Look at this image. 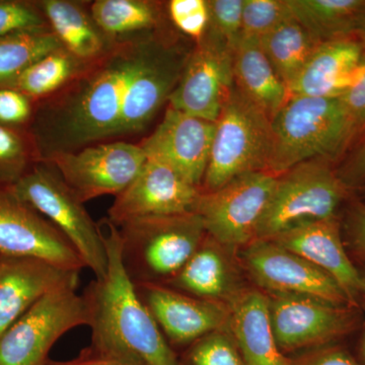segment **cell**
I'll list each match as a JSON object with an SVG mask.
<instances>
[{"mask_svg": "<svg viewBox=\"0 0 365 365\" xmlns=\"http://www.w3.org/2000/svg\"><path fill=\"white\" fill-rule=\"evenodd\" d=\"M244 0H210L208 1V30L235 48L242 35Z\"/></svg>", "mask_w": 365, "mask_h": 365, "instance_id": "35", "label": "cell"}, {"mask_svg": "<svg viewBox=\"0 0 365 365\" xmlns=\"http://www.w3.org/2000/svg\"><path fill=\"white\" fill-rule=\"evenodd\" d=\"M230 332L246 365H292L278 348L271 327L267 295L249 285L230 304Z\"/></svg>", "mask_w": 365, "mask_h": 365, "instance_id": "22", "label": "cell"}, {"mask_svg": "<svg viewBox=\"0 0 365 365\" xmlns=\"http://www.w3.org/2000/svg\"><path fill=\"white\" fill-rule=\"evenodd\" d=\"M135 289L176 352L178 348L185 350L203 336L230 326V307L225 304L192 297L163 284H136Z\"/></svg>", "mask_w": 365, "mask_h": 365, "instance_id": "16", "label": "cell"}, {"mask_svg": "<svg viewBox=\"0 0 365 365\" xmlns=\"http://www.w3.org/2000/svg\"><path fill=\"white\" fill-rule=\"evenodd\" d=\"M359 271L360 275H361L362 288H364V297L365 302V266H362V267L359 269ZM359 360L360 364L365 365V333L359 345Z\"/></svg>", "mask_w": 365, "mask_h": 365, "instance_id": "42", "label": "cell"}, {"mask_svg": "<svg viewBox=\"0 0 365 365\" xmlns=\"http://www.w3.org/2000/svg\"><path fill=\"white\" fill-rule=\"evenodd\" d=\"M90 11L113 41L130 39L163 28L160 4L148 0H96Z\"/></svg>", "mask_w": 365, "mask_h": 365, "instance_id": "26", "label": "cell"}, {"mask_svg": "<svg viewBox=\"0 0 365 365\" xmlns=\"http://www.w3.org/2000/svg\"><path fill=\"white\" fill-rule=\"evenodd\" d=\"M180 365H246L230 329L203 336L179 355Z\"/></svg>", "mask_w": 365, "mask_h": 365, "instance_id": "31", "label": "cell"}, {"mask_svg": "<svg viewBox=\"0 0 365 365\" xmlns=\"http://www.w3.org/2000/svg\"><path fill=\"white\" fill-rule=\"evenodd\" d=\"M88 64L60 48L38 60L9 86L40 103L66 88Z\"/></svg>", "mask_w": 365, "mask_h": 365, "instance_id": "28", "label": "cell"}, {"mask_svg": "<svg viewBox=\"0 0 365 365\" xmlns=\"http://www.w3.org/2000/svg\"><path fill=\"white\" fill-rule=\"evenodd\" d=\"M122 262L133 284H165L206 237L195 212L139 218L116 225Z\"/></svg>", "mask_w": 365, "mask_h": 365, "instance_id": "4", "label": "cell"}, {"mask_svg": "<svg viewBox=\"0 0 365 365\" xmlns=\"http://www.w3.org/2000/svg\"><path fill=\"white\" fill-rule=\"evenodd\" d=\"M275 182L276 177L268 172L242 174L215 191L201 192L194 212L209 237L239 252L256 240Z\"/></svg>", "mask_w": 365, "mask_h": 365, "instance_id": "10", "label": "cell"}, {"mask_svg": "<svg viewBox=\"0 0 365 365\" xmlns=\"http://www.w3.org/2000/svg\"><path fill=\"white\" fill-rule=\"evenodd\" d=\"M328 273L354 307L364 302L359 268L348 254L337 218L295 225L269 240Z\"/></svg>", "mask_w": 365, "mask_h": 365, "instance_id": "18", "label": "cell"}, {"mask_svg": "<svg viewBox=\"0 0 365 365\" xmlns=\"http://www.w3.org/2000/svg\"><path fill=\"white\" fill-rule=\"evenodd\" d=\"M359 34H360V35H361L362 37H364L365 43V14L364 19H362L361 25H360Z\"/></svg>", "mask_w": 365, "mask_h": 365, "instance_id": "43", "label": "cell"}, {"mask_svg": "<svg viewBox=\"0 0 365 365\" xmlns=\"http://www.w3.org/2000/svg\"><path fill=\"white\" fill-rule=\"evenodd\" d=\"M37 163L40 155L30 132L0 125V186H14Z\"/></svg>", "mask_w": 365, "mask_h": 365, "instance_id": "30", "label": "cell"}, {"mask_svg": "<svg viewBox=\"0 0 365 365\" xmlns=\"http://www.w3.org/2000/svg\"><path fill=\"white\" fill-rule=\"evenodd\" d=\"M60 48L49 26L0 38V86H9L35 62Z\"/></svg>", "mask_w": 365, "mask_h": 365, "instance_id": "29", "label": "cell"}, {"mask_svg": "<svg viewBox=\"0 0 365 365\" xmlns=\"http://www.w3.org/2000/svg\"><path fill=\"white\" fill-rule=\"evenodd\" d=\"M79 274L44 259L0 255V336L45 295L78 287Z\"/></svg>", "mask_w": 365, "mask_h": 365, "instance_id": "19", "label": "cell"}, {"mask_svg": "<svg viewBox=\"0 0 365 365\" xmlns=\"http://www.w3.org/2000/svg\"><path fill=\"white\" fill-rule=\"evenodd\" d=\"M200 195V189L169 165L146 158L133 181L115 197L107 218L120 225L139 218L194 212Z\"/></svg>", "mask_w": 365, "mask_h": 365, "instance_id": "14", "label": "cell"}, {"mask_svg": "<svg viewBox=\"0 0 365 365\" xmlns=\"http://www.w3.org/2000/svg\"><path fill=\"white\" fill-rule=\"evenodd\" d=\"M146 155L139 143L113 141L59 151L43 160L85 204L122 191L143 169Z\"/></svg>", "mask_w": 365, "mask_h": 365, "instance_id": "11", "label": "cell"}, {"mask_svg": "<svg viewBox=\"0 0 365 365\" xmlns=\"http://www.w3.org/2000/svg\"><path fill=\"white\" fill-rule=\"evenodd\" d=\"M292 365H362L345 348L332 344L309 350L292 359Z\"/></svg>", "mask_w": 365, "mask_h": 365, "instance_id": "38", "label": "cell"}, {"mask_svg": "<svg viewBox=\"0 0 365 365\" xmlns=\"http://www.w3.org/2000/svg\"><path fill=\"white\" fill-rule=\"evenodd\" d=\"M278 348L285 356L336 344L359 326V309L307 295L265 294Z\"/></svg>", "mask_w": 365, "mask_h": 365, "instance_id": "9", "label": "cell"}, {"mask_svg": "<svg viewBox=\"0 0 365 365\" xmlns=\"http://www.w3.org/2000/svg\"><path fill=\"white\" fill-rule=\"evenodd\" d=\"M237 258L246 278L264 294L307 295L353 307L328 273L272 241L256 240L240 250Z\"/></svg>", "mask_w": 365, "mask_h": 365, "instance_id": "12", "label": "cell"}, {"mask_svg": "<svg viewBox=\"0 0 365 365\" xmlns=\"http://www.w3.org/2000/svg\"><path fill=\"white\" fill-rule=\"evenodd\" d=\"M245 277L237 252L206 235L184 267L163 285L230 307L235 297L249 287L245 283Z\"/></svg>", "mask_w": 365, "mask_h": 365, "instance_id": "20", "label": "cell"}, {"mask_svg": "<svg viewBox=\"0 0 365 365\" xmlns=\"http://www.w3.org/2000/svg\"><path fill=\"white\" fill-rule=\"evenodd\" d=\"M364 54V44L353 37L321 43L288 88L290 97L339 98Z\"/></svg>", "mask_w": 365, "mask_h": 365, "instance_id": "21", "label": "cell"}, {"mask_svg": "<svg viewBox=\"0 0 365 365\" xmlns=\"http://www.w3.org/2000/svg\"><path fill=\"white\" fill-rule=\"evenodd\" d=\"M11 188L66 237L96 280L105 277L108 256L100 225L56 170L48 163H37Z\"/></svg>", "mask_w": 365, "mask_h": 365, "instance_id": "6", "label": "cell"}, {"mask_svg": "<svg viewBox=\"0 0 365 365\" xmlns=\"http://www.w3.org/2000/svg\"><path fill=\"white\" fill-rule=\"evenodd\" d=\"M346 232L348 249L365 264V204L359 202L352 206Z\"/></svg>", "mask_w": 365, "mask_h": 365, "instance_id": "39", "label": "cell"}, {"mask_svg": "<svg viewBox=\"0 0 365 365\" xmlns=\"http://www.w3.org/2000/svg\"><path fill=\"white\" fill-rule=\"evenodd\" d=\"M170 23L187 37L199 42L209 26L208 1L206 0H172L167 4Z\"/></svg>", "mask_w": 365, "mask_h": 365, "instance_id": "33", "label": "cell"}, {"mask_svg": "<svg viewBox=\"0 0 365 365\" xmlns=\"http://www.w3.org/2000/svg\"><path fill=\"white\" fill-rule=\"evenodd\" d=\"M292 16L319 42L359 34L365 0H287Z\"/></svg>", "mask_w": 365, "mask_h": 365, "instance_id": "25", "label": "cell"}, {"mask_svg": "<svg viewBox=\"0 0 365 365\" xmlns=\"http://www.w3.org/2000/svg\"><path fill=\"white\" fill-rule=\"evenodd\" d=\"M346 191L340 178L323 160L297 165L276 177L256 240L272 239L302 223L335 218Z\"/></svg>", "mask_w": 365, "mask_h": 365, "instance_id": "7", "label": "cell"}, {"mask_svg": "<svg viewBox=\"0 0 365 365\" xmlns=\"http://www.w3.org/2000/svg\"><path fill=\"white\" fill-rule=\"evenodd\" d=\"M351 120L355 133L365 127V54L351 85L339 97Z\"/></svg>", "mask_w": 365, "mask_h": 365, "instance_id": "37", "label": "cell"}, {"mask_svg": "<svg viewBox=\"0 0 365 365\" xmlns=\"http://www.w3.org/2000/svg\"><path fill=\"white\" fill-rule=\"evenodd\" d=\"M234 48L210 30L190 53L168 106L216 122L235 88Z\"/></svg>", "mask_w": 365, "mask_h": 365, "instance_id": "13", "label": "cell"}, {"mask_svg": "<svg viewBox=\"0 0 365 365\" xmlns=\"http://www.w3.org/2000/svg\"><path fill=\"white\" fill-rule=\"evenodd\" d=\"M0 255L35 257L71 270L85 268L66 237L6 186H0Z\"/></svg>", "mask_w": 365, "mask_h": 365, "instance_id": "15", "label": "cell"}, {"mask_svg": "<svg viewBox=\"0 0 365 365\" xmlns=\"http://www.w3.org/2000/svg\"><path fill=\"white\" fill-rule=\"evenodd\" d=\"M48 26L62 48L74 57L91 63L111 50L113 41L93 21L88 2L37 0Z\"/></svg>", "mask_w": 365, "mask_h": 365, "instance_id": "23", "label": "cell"}, {"mask_svg": "<svg viewBox=\"0 0 365 365\" xmlns=\"http://www.w3.org/2000/svg\"><path fill=\"white\" fill-rule=\"evenodd\" d=\"M88 323V302L76 287L45 295L0 336V365H46L61 336Z\"/></svg>", "mask_w": 365, "mask_h": 365, "instance_id": "8", "label": "cell"}, {"mask_svg": "<svg viewBox=\"0 0 365 365\" xmlns=\"http://www.w3.org/2000/svg\"><path fill=\"white\" fill-rule=\"evenodd\" d=\"M37 103L23 91L0 86V125L29 130L35 116Z\"/></svg>", "mask_w": 365, "mask_h": 365, "instance_id": "36", "label": "cell"}, {"mask_svg": "<svg viewBox=\"0 0 365 365\" xmlns=\"http://www.w3.org/2000/svg\"><path fill=\"white\" fill-rule=\"evenodd\" d=\"M259 43L288 88L322 42L294 18L263 36Z\"/></svg>", "mask_w": 365, "mask_h": 365, "instance_id": "27", "label": "cell"}, {"mask_svg": "<svg viewBox=\"0 0 365 365\" xmlns=\"http://www.w3.org/2000/svg\"><path fill=\"white\" fill-rule=\"evenodd\" d=\"M46 365H135L90 345L81 350L78 357L67 361L49 359Z\"/></svg>", "mask_w": 365, "mask_h": 365, "instance_id": "40", "label": "cell"}, {"mask_svg": "<svg viewBox=\"0 0 365 365\" xmlns=\"http://www.w3.org/2000/svg\"><path fill=\"white\" fill-rule=\"evenodd\" d=\"M338 177L347 189L359 186L365 181V140L341 170Z\"/></svg>", "mask_w": 365, "mask_h": 365, "instance_id": "41", "label": "cell"}, {"mask_svg": "<svg viewBox=\"0 0 365 365\" xmlns=\"http://www.w3.org/2000/svg\"><path fill=\"white\" fill-rule=\"evenodd\" d=\"M41 28L48 24L37 0H0V38Z\"/></svg>", "mask_w": 365, "mask_h": 365, "instance_id": "34", "label": "cell"}, {"mask_svg": "<svg viewBox=\"0 0 365 365\" xmlns=\"http://www.w3.org/2000/svg\"><path fill=\"white\" fill-rule=\"evenodd\" d=\"M98 225L108 269L103 279L93 280L83 292L90 312L91 345L135 365H180L179 354L163 337L125 271L116 225L107 217Z\"/></svg>", "mask_w": 365, "mask_h": 365, "instance_id": "2", "label": "cell"}, {"mask_svg": "<svg viewBox=\"0 0 365 365\" xmlns=\"http://www.w3.org/2000/svg\"><path fill=\"white\" fill-rule=\"evenodd\" d=\"M215 132V122L168 106L162 121L139 145L146 158L162 160L201 189Z\"/></svg>", "mask_w": 365, "mask_h": 365, "instance_id": "17", "label": "cell"}, {"mask_svg": "<svg viewBox=\"0 0 365 365\" xmlns=\"http://www.w3.org/2000/svg\"><path fill=\"white\" fill-rule=\"evenodd\" d=\"M271 146V118L235 86L215 122L201 192L215 191L247 173L266 172Z\"/></svg>", "mask_w": 365, "mask_h": 365, "instance_id": "5", "label": "cell"}, {"mask_svg": "<svg viewBox=\"0 0 365 365\" xmlns=\"http://www.w3.org/2000/svg\"><path fill=\"white\" fill-rule=\"evenodd\" d=\"M271 129L266 172L275 177L309 160L336 157L356 135L340 98L289 97Z\"/></svg>", "mask_w": 365, "mask_h": 365, "instance_id": "3", "label": "cell"}, {"mask_svg": "<svg viewBox=\"0 0 365 365\" xmlns=\"http://www.w3.org/2000/svg\"><path fill=\"white\" fill-rule=\"evenodd\" d=\"M292 19L287 0H244L241 36L261 39Z\"/></svg>", "mask_w": 365, "mask_h": 365, "instance_id": "32", "label": "cell"}, {"mask_svg": "<svg viewBox=\"0 0 365 365\" xmlns=\"http://www.w3.org/2000/svg\"><path fill=\"white\" fill-rule=\"evenodd\" d=\"M191 51L165 28L116 41L66 88L37 103L29 131L40 162L59 151L130 141L148 130Z\"/></svg>", "mask_w": 365, "mask_h": 365, "instance_id": "1", "label": "cell"}, {"mask_svg": "<svg viewBox=\"0 0 365 365\" xmlns=\"http://www.w3.org/2000/svg\"><path fill=\"white\" fill-rule=\"evenodd\" d=\"M232 63L235 86L272 119L289 98V91L259 40L241 36L234 48Z\"/></svg>", "mask_w": 365, "mask_h": 365, "instance_id": "24", "label": "cell"}]
</instances>
